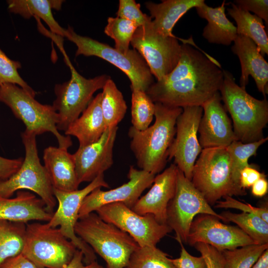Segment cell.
Here are the masks:
<instances>
[{
	"instance_id": "1",
	"label": "cell",
	"mask_w": 268,
	"mask_h": 268,
	"mask_svg": "<svg viewBox=\"0 0 268 268\" xmlns=\"http://www.w3.org/2000/svg\"><path fill=\"white\" fill-rule=\"evenodd\" d=\"M223 81V70L217 61L183 43L175 67L146 93L154 103L170 107L201 106L219 92Z\"/></svg>"
},
{
	"instance_id": "2",
	"label": "cell",
	"mask_w": 268,
	"mask_h": 268,
	"mask_svg": "<svg viewBox=\"0 0 268 268\" xmlns=\"http://www.w3.org/2000/svg\"><path fill=\"white\" fill-rule=\"evenodd\" d=\"M154 105V123L143 131L131 126L128 135L138 167L155 175L166 164L168 150L176 134V121L183 108L160 103Z\"/></svg>"
},
{
	"instance_id": "3",
	"label": "cell",
	"mask_w": 268,
	"mask_h": 268,
	"mask_svg": "<svg viewBox=\"0 0 268 268\" xmlns=\"http://www.w3.org/2000/svg\"><path fill=\"white\" fill-rule=\"evenodd\" d=\"M223 72L219 92L224 107L231 115L236 140L249 143L264 138L263 130L268 122L267 100L253 97L236 83L231 73Z\"/></svg>"
},
{
	"instance_id": "4",
	"label": "cell",
	"mask_w": 268,
	"mask_h": 268,
	"mask_svg": "<svg viewBox=\"0 0 268 268\" xmlns=\"http://www.w3.org/2000/svg\"><path fill=\"white\" fill-rule=\"evenodd\" d=\"M74 231L105 261L106 268H125L139 247L129 234L104 221L94 212L79 218Z\"/></svg>"
},
{
	"instance_id": "5",
	"label": "cell",
	"mask_w": 268,
	"mask_h": 268,
	"mask_svg": "<svg viewBox=\"0 0 268 268\" xmlns=\"http://www.w3.org/2000/svg\"><path fill=\"white\" fill-rule=\"evenodd\" d=\"M0 102L23 122L26 131L36 136L51 132L56 137L58 147L67 149L72 145L70 136L61 134L57 128L59 115L52 105L41 104L22 88L11 83L0 87Z\"/></svg>"
},
{
	"instance_id": "6",
	"label": "cell",
	"mask_w": 268,
	"mask_h": 268,
	"mask_svg": "<svg viewBox=\"0 0 268 268\" xmlns=\"http://www.w3.org/2000/svg\"><path fill=\"white\" fill-rule=\"evenodd\" d=\"M191 182L211 206L227 196L246 195L233 183L226 147L203 148L194 164Z\"/></svg>"
},
{
	"instance_id": "7",
	"label": "cell",
	"mask_w": 268,
	"mask_h": 268,
	"mask_svg": "<svg viewBox=\"0 0 268 268\" xmlns=\"http://www.w3.org/2000/svg\"><path fill=\"white\" fill-rule=\"evenodd\" d=\"M36 135L25 130L21 134L25 155L18 170L6 180L0 179V196L9 198L20 190H29L44 202L47 209L54 213L57 201L48 173L38 156Z\"/></svg>"
},
{
	"instance_id": "8",
	"label": "cell",
	"mask_w": 268,
	"mask_h": 268,
	"mask_svg": "<svg viewBox=\"0 0 268 268\" xmlns=\"http://www.w3.org/2000/svg\"><path fill=\"white\" fill-rule=\"evenodd\" d=\"M77 249L59 227L47 222L27 223L21 253L41 268H63Z\"/></svg>"
},
{
	"instance_id": "9",
	"label": "cell",
	"mask_w": 268,
	"mask_h": 268,
	"mask_svg": "<svg viewBox=\"0 0 268 268\" xmlns=\"http://www.w3.org/2000/svg\"><path fill=\"white\" fill-rule=\"evenodd\" d=\"M65 37L76 45V57L80 55L96 56L124 72L130 79L132 91L146 92L154 82L146 62L135 49H130L127 53H123L107 44L77 34L70 26L66 29Z\"/></svg>"
},
{
	"instance_id": "10",
	"label": "cell",
	"mask_w": 268,
	"mask_h": 268,
	"mask_svg": "<svg viewBox=\"0 0 268 268\" xmlns=\"http://www.w3.org/2000/svg\"><path fill=\"white\" fill-rule=\"evenodd\" d=\"M71 71L70 79L62 84H56L54 91L56 98L52 106L58 113L57 128L65 131L77 119L93 99L94 93L102 89L111 78L103 74L91 78L80 75L68 62Z\"/></svg>"
},
{
	"instance_id": "11",
	"label": "cell",
	"mask_w": 268,
	"mask_h": 268,
	"mask_svg": "<svg viewBox=\"0 0 268 268\" xmlns=\"http://www.w3.org/2000/svg\"><path fill=\"white\" fill-rule=\"evenodd\" d=\"M200 214L212 215L225 222L223 217L212 208L192 182L178 169L175 195L167 208L166 224L183 243L187 244L192 222Z\"/></svg>"
},
{
	"instance_id": "12",
	"label": "cell",
	"mask_w": 268,
	"mask_h": 268,
	"mask_svg": "<svg viewBox=\"0 0 268 268\" xmlns=\"http://www.w3.org/2000/svg\"><path fill=\"white\" fill-rule=\"evenodd\" d=\"M151 22L137 28L131 44L143 58L152 74L158 81L177 65L181 45L178 38L165 36L156 32Z\"/></svg>"
},
{
	"instance_id": "13",
	"label": "cell",
	"mask_w": 268,
	"mask_h": 268,
	"mask_svg": "<svg viewBox=\"0 0 268 268\" xmlns=\"http://www.w3.org/2000/svg\"><path fill=\"white\" fill-rule=\"evenodd\" d=\"M98 187H110L104 179V174L99 175L81 190L63 192L54 189V195L58 205L51 219L47 222L51 227H59L63 234L83 253V262L86 265L96 261V256L92 248L76 235L74 227L78 220L79 211L83 200Z\"/></svg>"
},
{
	"instance_id": "14",
	"label": "cell",
	"mask_w": 268,
	"mask_h": 268,
	"mask_svg": "<svg viewBox=\"0 0 268 268\" xmlns=\"http://www.w3.org/2000/svg\"><path fill=\"white\" fill-rule=\"evenodd\" d=\"M95 212L104 221L129 234L139 247L156 246L172 231L167 224L159 223L152 214H137L122 202L105 205Z\"/></svg>"
},
{
	"instance_id": "15",
	"label": "cell",
	"mask_w": 268,
	"mask_h": 268,
	"mask_svg": "<svg viewBox=\"0 0 268 268\" xmlns=\"http://www.w3.org/2000/svg\"><path fill=\"white\" fill-rule=\"evenodd\" d=\"M202 112L201 106L183 108L176 121V137L168 150V160L173 159L177 168L191 181L194 164L202 149L198 137Z\"/></svg>"
},
{
	"instance_id": "16",
	"label": "cell",
	"mask_w": 268,
	"mask_h": 268,
	"mask_svg": "<svg viewBox=\"0 0 268 268\" xmlns=\"http://www.w3.org/2000/svg\"><path fill=\"white\" fill-rule=\"evenodd\" d=\"M197 243L207 244L220 252L255 244L238 226L224 224L207 214L198 215L191 225L187 244L194 246Z\"/></svg>"
},
{
	"instance_id": "17",
	"label": "cell",
	"mask_w": 268,
	"mask_h": 268,
	"mask_svg": "<svg viewBox=\"0 0 268 268\" xmlns=\"http://www.w3.org/2000/svg\"><path fill=\"white\" fill-rule=\"evenodd\" d=\"M155 176L131 166L128 175L129 181L127 183L106 191L101 190V187L97 188L85 197L79 211L78 218L112 203L122 202L132 208L142 192L152 185Z\"/></svg>"
},
{
	"instance_id": "18",
	"label": "cell",
	"mask_w": 268,
	"mask_h": 268,
	"mask_svg": "<svg viewBox=\"0 0 268 268\" xmlns=\"http://www.w3.org/2000/svg\"><path fill=\"white\" fill-rule=\"evenodd\" d=\"M118 127L107 128L96 142L79 146L72 154L79 184L91 182L113 164V147Z\"/></svg>"
},
{
	"instance_id": "19",
	"label": "cell",
	"mask_w": 268,
	"mask_h": 268,
	"mask_svg": "<svg viewBox=\"0 0 268 268\" xmlns=\"http://www.w3.org/2000/svg\"><path fill=\"white\" fill-rule=\"evenodd\" d=\"M220 92H217L201 107L203 114L200 122L199 143L203 148L227 147L237 140L231 121L221 104Z\"/></svg>"
},
{
	"instance_id": "20",
	"label": "cell",
	"mask_w": 268,
	"mask_h": 268,
	"mask_svg": "<svg viewBox=\"0 0 268 268\" xmlns=\"http://www.w3.org/2000/svg\"><path fill=\"white\" fill-rule=\"evenodd\" d=\"M178 169L175 164H172L155 176L150 190L131 209L140 215L152 214L159 223L166 224L167 208L175 195Z\"/></svg>"
},
{
	"instance_id": "21",
	"label": "cell",
	"mask_w": 268,
	"mask_h": 268,
	"mask_svg": "<svg viewBox=\"0 0 268 268\" xmlns=\"http://www.w3.org/2000/svg\"><path fill=\"white\" fill-rule=\"evenodd\" d=\"M231 50L240 60L241 75L240 86L246 88L251 75L254 79L258 90L266 98L268 94V63L261 54L255 43L251 39L238 35Z\"/></svg>"
},
{
	"instance_id": "22",
	"label": "cell",
	"mask_w": 268,
	"mask_h": 268,
	"mask_svg": "<svg viewBox=\"0 0 268 268\" xmlns=\"http://www.w3.org/2000/svg\"><path fill=\"white\" fill-rule=\"evenodd\" d=\"M53 213L34 194L24 190L16 192L14 198L0 196V220L27 224L29 221H47Z\"/></svg>"
},
{
	"instance_id": "23",
	"label": "cell",
	"mask_w": 268,
	"mask_h": 268,
	"mask_svg": "<svg viewBox=\"0 0 268 268\" xmlns=\"http://www.w3.org/2000/svg\"><path fill=\"white\" fill-rule=\"evenodd\" d=\"M43 160L53 189L63 192L78 190V181L72 154L67 149L50 146L45 148Z\"/></svg>"
},
{
	"instance_id": "24",
	"label": "cell",
	"mask_w": 268,
	"mask_h": 268,
	"mask_svg": "<svg viewBox=\"0 0 268 268\" xmlns=\"http://www.w3.org/2000/svg\"><path fill=\"white\" fill-rule=\"evenodd\" d=\"M101 93L90 101L82 114L65 131L67 136H74L79 146H84L97 141L107 128L101 107Z\"/></svg>"
},
{
	"instance_id": "25",
	"label": "cell",
	"mask_w": 268,
	"mask_h": 268,
	"mask_svg": "<svg viewBox=\"0 0 268 268\" xmlns=\"http://www.w3.org/2000/svg\"><path fill=\"white\" fill-rule=\"evenodd\" d=\"M203 2V0H165L159 3L147 1L145 5L150 17L154 18L151 22L153 29L163 36L173 37V28L181 17Z\"/></svg>"
},
{
	"instance_id": "26",
	"label": "cell",
	"mask_w": 268,
	"mask_h": 268,
	"mask_svg": "<svg viewBox=\"0 0 268 268\" xmlns=\"http://www.w3.org/2000/svg\"><path fill=\"white\" fill-rule=\"evenodd\" d=\"M225 1L216 7L209 6L205 2L195 7L198 15L207 21L202 36L209 43L229 46L237 36V28L227 18Z\"/></svg>"
},
{
	"instance_id": "27",
	"label": "cell",
	"mask_w": 268,
	"mask_h": 268,
	"mask_svg": "<svg viewBox=\"0 0 268 268\" xmlns=\"http://www.w3.org/2000/svg\"><path fill=\"white\" fill-rule=\"evenodd\" d=\"M63 0H8L9 12L18 14L25 18L32 16L42 19L54 34L65 37L66 29L54 18L52 9L60 10Z\"/></svg>"
},
{
	"instance_id": "28",
	"label": "cell",
	"mask_w": 268,
	"mask_h": 268,
	"mask_svg": "<svg viewBox=\"0 0 268 268\" xmlns=\"http://www.w3.org/2000/svg\"><path fill=\"white\" fill-rule=\"evenodd\" d=\"M228 14L235 21L238 35L246 36L253 40L264 56L268 54V37L263 20L250 12L244 10L234 3L230 2Z\"/></svg>"
},
{
	"instance_id": "29",
	"label": "cell",
	"mask_w": 268,
	"mask_h": 268,
	"mask_svg": "<svg viewBox=\"0 0 268 268\" xmlns=\"http://www.w3.org/2000/svg\"><path fill=\"white\" fill-rule=\"evenodd\" d=\"M102 89L101 107L106 128L118 127L127 110L123 94L111 78L106 82Z\"/></svg>"
},
{
	"instance_id": "30",
	"label": "cell",
	"mask_w": 268,
	"mask_h": 268,
	"mask_svg": "<svg viewBox=\"0 0 268 268\" xmlns=\"http://www.w3.org/2000/svg\"><path fill=\"white\" fill-rule=\"evenodd\" d=\"M268 137H264L258 141L243 143L238 140L233 141L226 148L229 154L232 179L236 188L247 194L246 190L240 184V175L241 171L250 165L248 159L256 155L260 146L265 143Z\"/></svg>"
},
{
	"instance_id": "31",
	"label": "cell",
	"mask_w": 268,
	"mask_h": 268,
	"mask_svg": "<svg viewBox=\"0 0 268 268\" xmlns=\"http://www.w3.org/2000/svg\"><path fill=\"white\" fill-rule=\"evenodd\" d=\"M225 222H232L249 236L256 244H268V223L259 216L242 212L224 211L220 214Z\"/></svg>"
},
{
	"instance_id": "32",
	"label": "cell",
	"mask_w": 268,
	"mask_h": 268,
	"mask_svg": "<svg viewBox=\"0 0 268 268\" xmlns=\"http://www.w3.org/2000/svg\"><path fill=\"white\" fill-rule=\"evenodd\" d=\"M26 224L0 220V266L7 258L21 253Z\"/></svg>"
},
{
	"instance_id": "33",
	"label": "cell",
	"mask_w": 268,
	"mask_h": 268,
	"mask_svg": "<svg viewBox=\"0 0 268 268\" xmlns=\"http://www.w3.org/2000/svg\"><path fill=\"white\" fill-rule=\"evenodd\" d=\"M125 268H176L167 254L156 246L139 247Z\"/></svg>"
},
{
	"instance_id": "34",
	"label": "cell",
	"mask_w": 268,
	"mask_h": 268,
	"mask_svg": "<svg viewBox=\"0 0 268 268\" xmlns=\"http://www.w3.org/2000/svg\"><path fill=\"white\" fill-rule=\"evenodd\" d=\"M267 249L268 244H254L221 251L224 268H252Z\"/></svg>"
},
{
	"instance_id": "35",
	"label": "cell",
	"mask_w": 268,
	"mask_h": 268,
	"mask_svg": "<svg viewBox=\"0 0 268 268\" xmlns=\"http://www.w3.org/2000/svg\"><path fill=\"white\" fill-rule=\"evenodd\" d=\"M155 105L146 92L132 91L131 115L133 127L143 131L149 127L154 116Z\"/></svg>"
},
{
	"instance_id": "36",
	"label": "cell",
	"mask_w": 268,
	"mask_h": 268,
	"mask_svg": "<svg viewBox=\"0 0 268 268\" xmlns=\"http://www.w3.org/2000/svg\"><path fill=\"white\" fill-rule=\"evenodd\" d=\"M137 26L134 22L118 17H109L105 27V33L115 41V48L127 53Z\"/></svg>"
},
{
	"instance_id": "37",
	"label": "cell",
	"mask_w": 268,
	"mask_h": 268,
	"mask_svg": "<svg viewBox=\"0 0 268 268\" xmlns=\"http://www.w3.org/2000/svg\"><path fill=\"white\" fill-rule=\"evenodd\" d=\"M20 62L9 59L0 48V87L6 83L18 85L30 95L35 97V91L20 76L18 69Z\"/></svg>"
},
{
	"instance_id": "38",
	"label": "cell",
	"mask_w": 268,
	"mask_h": 268,
	"mask_svg": "<svg viewBox=\"0 0 268 268\" xmlns=\"http://www.w3.org/2000/svg\"><path fill=\"white\" fill-rule=\"evenodd\" d=\"M116 15L117 17L134 22L137 27L152 20L150 16L141 11L140 4L134 0H120Z\"/></svg>"
},
{
	"instance_id": "39",
	"label": "cell",
	"mask_w": 268,
	"mask_h": 268,
	"mask_svg": "<svg viewBox=\"0 0 268 268\" xmlns=\"http://www.w3.org/2000/svg\"><path fill=\"white\" fill-rule=\"evenodd\" d=\"M224 200L218 201L215 207L221 208H234L242 212L256 214L268 223V206L255 207L249 203H243L231 196H225Z\"/></svg>"
},
{
	"instance_id": "40",
	"label": "cell",
	"mask_w": 268,
	"mask_h": 268,
	"mask_svg": "<svg viewBox=\"0 0 268 268\" xmlns=\"http://www.w3.org/2000/svg\"><path fill=\"white\" fill-rule=\"evenodd\" d=\"M194 246L204 260L206 268H224V258L220 251L203 243H196Z\"/></svg>"
},
{
	"instance_id": "41",
	"label": "cell",
	"mask_w": 268,
	"mask_h": 268,
	"mask_svg": "<svg viewBox=\"0 0 268 268\" xmlns=\"http://www.w3.org/2000/svg\"><path fill=\"white\" fill-rule=\"evenodd\" d=\"M175 238L181 246L180 257L176 259H171L176 268H206L202 257H195L190 254L184 247L180 238L178 236Z\"/></svg>"
},
{
	"instance_id": "42",
	"label": "cell",
	"mask_w": 268,
	"mask_h": 268,
	"mask_svg": "<svg viewBox=\"0 0 268 268\" xmlns=\"http://www.w3.org/2000/svg\"><path fill=\"white\" fill-rule=\"evenodd\" d=\"M233 3L244 10L254 12L256 15L263 19L268 26V0H236Z\"/></svg>"
},
{
	"instance_id": "43",
	"label": "cell",
	"mask_w": 268,
	"mask_h": 268,
	"mask_svg": "<svg viewBox=\"0 0 268 268\" xmlns=\"http://www.w3.org/2000/svg\"><path fill=\"white\" fill-rule=\"evenodd\" d=\"M24 158L8 159L0 156V179L6 180L20 168Z\"/></svg>"
},
{
	"instance_id": "44",
	"label": "cell",
	"mask_w": 268,
	"mask_h": 268,
	"mask_svg": "<svg viewBox=\"0 0 268 268\" xmlns=\"http://www.w3.org/2000/svg\"><path fill=\"white\" fill-rule=\"evenodd\" d=\"M266 177V175L260 172L251 165L244 168L240 175V184L244 189L251 187L259 179Z\"/></svg>"
},
{
	"instance_id": "45",
	"label": "cell",
	"mask_w": 268,
	"mask_h": 268,
	"mask_svg": "<svg viewBox=\"0 0 268 268\" xmlns=\"http://www.w3.org/2000/svg\"><path fill=\"white\" fill-rule=\"evenodd\" d=\"M0 268H41L35 265L21 253L9 257L0 265Z\"/></svg>"
},
{
	"instance_id": "46",
	"label": "cell",
	"mask_w": 268,
	"mask_h": 268,
	"mask_svg": "<svg viewBox=\"0 0 268 268\" xmlns=\"http://www.w3.org/2000/svg\"><path fill=\"white\" fill-rule=\"evenodd\" d=\"M251 192L256 197H262L266 195L268 191V182L266 177L257 180L251 187Z\"/></svg>"
},
{
	"instance_id": "47",
	"label": "cell",
	"mask_w": 268,
	"mask_h": 268,
	"mask_svg": "<svg viewBox=\"0 0 268 268\" xmlns=\"http://www.w3.org/2000/svg\"><path fill=\"white\" fill-rule=\"evenodd\" d=\"M63 268H89V266L84 264L83 254L77 249L70 263Z\"/></svg>"
},
{
	"instance_id": "48",
	"label": "cell",
	"mask_w": 268,
	"mask_h": 268,
	"mask_svg": "<svg viewBox=\"0 0 268 268\" xmlns=\"http://www.w3.org/2000/svg\"><path fill=\"white\" fill-rule=\"evenodd\" d=\"M252 268H268V249L263 252Z\"/></svg>"
},
{
	"instance_id": "49",
	"label": "cell",
	"mask_w": 268,
	"mask_h": 268,
	"mask_svg": "<svg viewBox=\"0 0 268 268\" xmlns=\"http://www.w3.org/2000/svg\"><path fill=\"white\" fill-rule=\"evenodd\" d=\"M88 266L89 268H106L100 265L96 261L91 263Z\"/></svg>"
}]
</instances>
